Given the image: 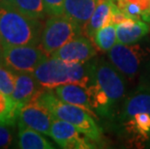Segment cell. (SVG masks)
I'll use <instances>...</instances> for the list:
<instances>
[{
    "mask_svg": "<svg viewBox=\"0 0 150 149\" xmlns=\"http://www.w3.org/2000/svg\"><path fill=\"white\" fill-rule=\"evenodd\" d=\"M32 74L44 88L53 89L68 83H79L87 88L94 81V62H67L47 57Z\"/></svg>",
    "mask_w": 150,
    "mask_h": 149,
    "instance_id": "1",
    "label": "cell"
},
{
    "mask_svg": "<svg viewBox=\"0 0 150 149\" xmlns=\"http://www.w3.org/2000/svg\"><path fill=\"white\" fill-rule=\"evenodd\" d=\"M43 25L14 6L0 5V33L4 47L39 46Z\"/></svg>",
    "mask_w": 150,
    "mask_h": 149,
    "instance_id": "2",
    "label": "cell"
},
{
    "mask_svg": "<svg viewBox=\"0 0 150 149\" xmlns=\"http://www.w3.org/2000/svg\"><path fill=\"white\" fill-rule=\"evenodd\" d=\"M33 98L50 110L53 118L71 123L89 141H99L101 139V129L95 121V117L82 107L63 102L49 88L43 87Z\"/></svg>",
    "mask_w": 150,
    "mask_h": 149,
    "instance_id": "3",
    "label": "cell"
},
{
    "mask_svg": "<svg viewBox=\"0 0 150 149\" xmlns=\"http://www.w3.org/2000/svg\"><path fill=\"white\" fill-rule=\"evenodd\" d=\"M82 34L81 27L65 15L50 16L45 23L39 47L49 56Z\"/></svg>",
    "mask_w": 150,
    "mask_h": 149,
    "instance_id": "4",
    "label": "cell"
},
{
    "mask_svg": "<svg viewBox=\"0 0 150 149\" xmlns=\"http://www.w3.org/2000/svg\"><path fill=\"white\" fill-rule=\"evenodd\" d=\"M108 58L121 74L135 78L150 65V49L139 44L123 45L117 43L108 50Z\"/></svg>",
    "mask_w": 150,
    "mask_h": 149,
    "instance_id": "5",
    "label": "cell"
},
{
    "mask_svg": "<svg viewBox=\"0 0 150 149\" xmlns=\"http://www.w3.org/2000/svg\"><path fill=\"white\" fill-rule=\"evenodd\" d=\"M47 57L39 46L4 47L2 62L15 73H33Z\"/></svg>",
    "mask_w": 150,
    "mask_h": 149,
    "instance_id": "6",
    "label": "cell"
},
{
    "mask_svg": "<svg viewBox=\"0 0 150 149\" xmlns=\"http://www.w3.org/2000/svg\"><path fill=\"white\" fill-rule=\"evenodd\" d=\"M122 74L110 63L100 61L94 62V78L101 89L110 100L112 107L125 94V82Z\"/></svg>",
    "mask_w": 150,
    "mask_h": 149,
    "instance_id": "7",
    "label": "cell"
},
{
    "mask_svg": "<svg viewBox=\"0 0 150 149\" xmlns=\"http://www.w3.org/2000/svg\"><path fill=\"white\" fill-rule=\"evenodd\" d=\"M81 133L71 123L61 119L53 118L50 137L61 148L66 149H90L95 148L87 141L86 137H81Z\"/></svg>",
    "mask_w": 150,
    "mask_h": 149,
    "instance_id": "8",
    "label": "cell"
},
{
    "mask_svg": "<svg viewBox=\"0 0 150 149\" xmlns=\"http://www.w3.org/2000/svg\"><path fill=\"white\" fill-rule=\"evenodd\" d=\"M18 121L43 135L50 136L53 116L46 107L33 98L21 107Z\"/></svg>",
    "mask_w": 150,
    "mask_h": 149,
    "instance_id": "9",
    "label": "cell"
},
{
    "mask_svg": "<svg viewBox=\"0 0 150 149\" xmlns=\"http://www.w3.org/2000/svg\"><path fill=\"white\" fill-rule=\"evenodd\" d=\"M95 55L96 49L91 41L79 35L54 52L50 57L58 58L67 62L86 63Z\"/></svg>",
    "mask_w": 150,
    "mask_h": 149,
    "instance_id": "10",
    "label": "cell"
},
{
    "mask_svg": "<svg viewBox=\"0 0 150 149\" xmlns=\"http://www.w3.org/2000/svg\"><path fill=\"white\" fill-rule=\"evenodd\" d=\"M52 90L63 102L81 107L86 112H88L92 116L96 117V112H94L90 103L88 90L83 85L79 83H68L59 85L53 88Z\"/></svg>",
    "mask_w": 150,
    "mask_h": 149,
    "instance_id": "11",
    "label": "cell"
},
{
    "mask_svg": "<svg viewBox=\"0 0 150 149\" xmlns=\"http://www.w3.org/2000/svg\"><path fill=\"white\" fill-rule=\"evenodd\" d=\"M150 31L147 21L140 18H128L116 24L117 43L123 45H132L146 36Z\"/></svg>",
    "mask_w": 150,
    "mask_h": 149,
    "instance_id": "12",
    "label": "cell"
},
{
    "mask_svg": "<svg viewBox=\"0 0 150 149\" xmlns=\"http://www.w3.org/2000/svg\"><path fill=\"white\" fill-rule=\"evenodd\" d=\"M42 88L32 73H16L15 89L11 97L16 103L24 105Z\"/></svg>",
    "mask_w": 150,
    "mask_h": 149,
    "instance_id": "13",
    "label": "cell"
},
{
    "mask_svg": "<svg viewBox=\"0 0 150 149\" xmlns=\"http://www.w3.org/2000/svg\"><path fill=\"white\" fill-rule=\"evenodd\" d=\"M99 0H65L63 15L83 29L93 15Z\"/></svg>",
    "mask_w": 150,
    "mask_h": 149,
    "instance_id": "14",
    "label": "cell"
},
{
    "mask_svg": "<svg viewBox=\"0 0 150 149\" xmlns=\"http://www.w3.org/2000/svg\"><path fill=\"white\" fill-rule=\"evenodd\" d=\"M124 128L130 137L131 141L140 145L150 139V114L138 113L123 121Z\"/></svg>",
    "mask_w": 150,
    "mask_h": 149,
    "instance_id": "15",
    "label": "cell"
},
{
    "mask_svg": "<svg viewBox=\"0 0 150 149\" xmlns=\"http://www.w3.org/2000/svg\"><path fill=\"white\" fill-rule=\"evenodd\" d=\"M112 0H99L90 20L82 29V34L92 39L95 32L108 23H111Z\"/></svg>",
    "mask_w": 150,
    "mask_h": 149,
    "instance_id": "16",
    "label": "cell"
},
{
    "mask_svg": "<svg viewBox=\"0 0 150 149\" xmlns=\"http://www.w3.org/2000/svg\"><path fill=\"white\" fill-rule=\"evenodd\" d=\"M18 147L21 149H53L50 141L42 135V133L29 128L18 121Z\"/></svg>",
    "mask_w": 150,
    "mask_h": 149,
    "instance_id": "17",
    "label": "cell"
},
{
    "mask_svg": "<svg viewBox=\"0 0 150 149\" xmlns=\"http://www.w3.org/2000/svg\"><path fill=\"white\" fill-rule=\"evenodd\" d=\"M138 113L150 114V91H139L125 102L121 112V121H125Z\"/></svg>",
    "mask_w": 150,
    "mask_h": 149,
    "instance_id": "18",
    "label": "cell"
},
{
    "mask_svg": "<svg viewBox=\"0 0 150 149\" xmlns=\"http://www.w3.org/2000/svg\"><path fill=\"white\" fill-rule=\"evenodd\" d=\"M92 41L102 52H108L117 44L116 24L111 23L101 27L93 35Z\"/></svg>",
    "mask_w": 150,
    "mask_h": 149,
    "instance_id": "19",
    "label": "cell"
},
{
    "mask_svg": "<svg viewBox=\"0 0 150 149\" xmlns=\"http://www.w3.org/2000/svg\"><path fill=\"white\" fill-rule=\"evenodd\" d=\"M14 7L33 20H41L47 15L44 0H15Z\"/></svg>",
    "mask_w": 150,
    "mask_h": 149,
    "instance_id": "20",
    "label": "cell"
},
{
    "mask_svg": "<svg viewBox=\"0 0 150 149\" xmlns=\"http://www.w3.org/2000/svg\"><path fill=\"white\" fill-rule=\"evenodd\" d=\"M16 73L6 66L0 65V92L11 96L15 89Z\"/></svg>",
    "mask_w": 150,
    "mask_h": 149,
    "instance_id": "21",
    "label": "cell"
},
{
    "mask_svg": "<svg viewBox=\"0 0 150 149\" xmlns=\"http://www.w3.org/2000/svg\"><path fill=\"white\" fill-rule=\"evenodd\" d=\"M65 0H44L45 8L47 15H63Z\"/></svg>",
    "mask_w": 150,
    "mask_h": 149,
    "instance_id": "22",
    "label": "cell"
},
{
    "mask_svg": "<svg viewBox=\"0 0 150 149\" xmlns=\"http://www.w3.org/2000/svg\"><path fill=\"white\" fill-rule=\"evenodd\" d=\"M11 125L0 123V148H7L13 141V136L10 130Z\"/></svg>",
    "mask_w": 150,
    "mask_h": 149,
    "instance_id": "23",
    "label": "cell"
},
{
    "mask_svg": "<svg viewBox=\"0 0 150 149\" xmlns=\"http://www.w3.org/2000/svg\"><path fill=\"white\" fill-rule=\"evenodd\" d=\"M15 0H0V5L6 6H14Z\"/></svg>",
    "mask_w": 150,
    "mask_h": 149,
    "instance_id": "24",
    "label": "cell"
},
{
    "mask_svg": "<svg viewBox=\"0 0 150 149\" xmlns=\"http://www.w3.org/2000/svg\"><path fill=\"white\" fill-rule=\"evenodd\" d=\"M3 53H4V45L0 43V61H2L3 59Z\"/></svg>",
    "mask_w": 150,
    "mask_h": 149,
    "instance_id": "25",
    "label": "cell"
},
{
    "mask_svg": "<svg viewBox=\"0 0 150 149\" xmlns=\"http://www.w3.org/2000/svg\"><path fill=\"white\" fill-rule=\"evenodd\" d=\"M0 43H2V41H1V33H0Z\"/></svg>",
    "mask_w": 150,
    "mask_h": 149,
    "instance_id": "26",
    "label": "cell"
}]
</instances>
